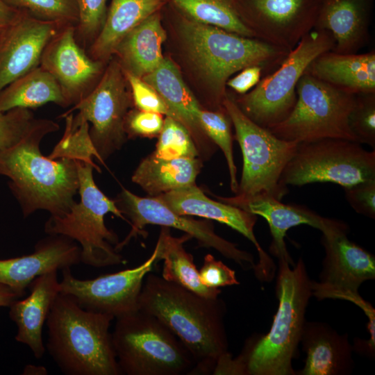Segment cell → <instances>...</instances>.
Listing matches in <instances>:
<instances>
[{"label": "cell", "mask_w": 375, "mask_h": 375, "mask_svg": "<svg viewBox=\"0 0 375 375\" xmlns=\"http://www.w3.org/2000/svg\"><path fill=\"white\" fill-rule=\"evenodd\" d=\"M20 10L0 0V28H3L12 23L19 14Z\"/></svg>", "instance_id": "obj_45"}, {"label": "cell", "mask_w": 375, "mask_h": 375, "mask_svg": "<svg viewBox=\"0 0 375 375\" xmlns=\"http://www.w3.org/2000/svg\"><path fill=\"white\" fill-rule=\"evenodd\" d=\"M24 295L6 285L0 284V307H9L14 301Z\"/></svg>", "instance_id": "obj_46"}, {"label": "cell", "mask_w": 375, "mask_h": 375, "mask_svg": "<svg viewBox=\"0 0 375 375\" xmlns=\"http://www.w3.org/2000/svg\"><path fill=\"white\" fill-rule=\"evenodd\" d=\"M348 227L340 221L322 232L325 250L320 282L312 281V293L318 299H332L342 292H358L360 285L375 278V258L347 238Z\"/></svg>", "instance_id": "obj_16"}, {"label": "cell", "mask_w": 375, "mask_h": 375, "mask_svg": "<svg viewBox=\"0 0 375 375\" xmlns=\"http://www.w3.org/2000/svg\"><path fill=\"white\" fill-rule=\"evenodd\" d=\"M157 249L133 268L82 280L73 276L70 267L62 270L60 292L70 295L83 308L114 318L138 310V298L145 276L156 262Z\"/></svg>", "instance_id": "obj_14"}, {"label": "cell", "mask_w": 375, "mask_h": 375, "mask_svg": "<svg viewBox=\"0 0 375 375\" xmlns=\"http://www.w3.org/2000/svg\"><path fill=\"white\" fill-rule=\"evenodd\" d=\"M181 33L190 56L211 86L221 106L225 86L235 73L260 65L278 67L289 51L264 40L244 37L192 19L182 22Z\"/></svg>", "instance_id": "obj_5"}, {"label": "cell", "mask_w": 375, "mask_h": 375, "mask_svg": "<svg viewBox=\"0 0 375 375\" xmlns=\"http://www.w3.org/2000/svg\"><path fill=\"white\" fill-rule=\"evenodd\" d=\"M163 124L161 114L138 109L127 112L124 128L128 137L153 138L159 135Z\"/></svg>", "instance_id": "obj_41"}, {"label": "cell", "mask_w": 375, "mask_h": 375, "mask_svg": "<svg viewBox=\"0 0 375 375\" xmlns=\"http://www.w3.org/2000/svg\"><path fill=\"white\" fill-rule=\"evenodd\" d=\"M107 0H76L78 22L76 36L83 44H91L99 33L106 16Z\"/></svg>", "instance_id": "obj_38"}, {"label": "cell", "mask_w": 375, "mask_h": 375, "mask_svg": "<svg viewBox=\"0 0 375 375\" xmlns=\"http://www.w3.org/2000/svg\"><path fill=\"white\" fill-rule=\"evenodd\" d=\"M276 295L278 307L269 332L251 340L231 359L228 371L235 375H294L292 361L306 322L312 280L302 258L292 264L278 260Z\"/></svg>", "instance_id": "obj_3"}, {"label": "cell", "mask_w": 375, "mask_h": 375, "mask_svg": "<svg viewBox=\"0 0 375 375\" xmlns=\"http://www.w3.org/2000/svg\"><path fill=\"white\" fill-rule=\"evenodd\" d=\"M76 161L79 178L76 201L62 216L51 215L44 225L48 235H61L80 245L81 262L94 267H105L124 263L122 256L116 251L119 242L117 234L105 224V215L109 212L126 220L116 205L96 185L94 165Z\"/></svg>", "instance_id": "obj_7"}, {"label": "cell", "mask_w": 375, "mask_h": 375, "mask_svg": "<svg viewBox=\"0 0 375 375\" xmlns=\"http://www.w3.org/2000/svg\"><path fill=\"white\" fill-rule=\"evenodd\" d=\"M67 107L62 90L53 76L42 67L10 83L0 92V111L31 109L48 103Z\"/></svg>", "instance_id": "obj_31"}, {"label": "cell", "mask_w": 375, "mask_h": 375, "mask_svg": "<svg viewBox=\"0 0 375 375\" xmlns=\"http://www.w3.org/2000/svg\"><path fill=\"white\" fill-rule=\"evenodd\" d=\"M113 319L85 310L60 292L46 320L45 349L65 374H121L109 332Z\"/></svg>", "instance_id": "obj_4"}, {"label": "cell", "mask_w": 375, "mask_h": 375, "mask_svg": "<svg viewBox=\"0 0 375 375\" xmlns=\"http://www.w3.org/2000/svg\"><path fill=\"white\" fill-rule=\"evenodd\" d=\"M296 92V103L290 114L267 128L274 135L297 143L326 138L357 142L349 126L356 94L321 81L306 72L299 81Z\"/></svg>", "instance_id": "obj_9"}, {"label": "cell", "mask_w": 375, "mask_h": 375, "mask_svg": "<svg viewBox=\"0 0 375 375\" xmlns=\"http://www.w3.org/2000/svg\"><path fill=\"white\" fill-rule=\"evenodd\" d=\"M122 214L128 219L131 229L119 242L115 249L119 252L132 239L144 235L147 224L174 228L194 238L199 247L212 248L226 258L231 259L244 269H254L256 264L251 253L240 249L234 244L217 235L210 221H201L178 215L156 197L138 196L122 188L115 200Z\"/></svg>", "instance_id": "obj_12"}, {"label": "cell", "mask_w": 375, "mask_h": 375, "mask_svg": "<svg viewBox=\"0 0 375 375\" xmlns=\"http://www.w3.org/2000/svg\"><path fill=\"white\" fill-rule=\"evenodd\" d=\"M165 39L160 17L153 14L122 39L114 53L124 72L142 78L154 70L164 58L162 45Z\"/></svg>", "instance_id": "obj_27"}, {"label": "cell", "mask_w": 375, "mask_h": 375, "mask_svg": "<svg viewBox=\"0 0 375 375\" xmlns=\"http://www.w3.org/2000/svg\"><path fill=\"white\" fill-rule=\"evenodd\" d=\"M57 272L51 270L36 277L28 287L29 295L14 301L9 306V316L17 327L15 340L27 345L36 358H42L46 351L42 328L60 293Z\"/></svg>", "instance_id": "obj_23"}, {"label": "cell", "mask_w": 375, "mask_h": 375, "mask_svg": "<svg viewBox=\"0 0 375 375\" xmlns=\"http://www.w3.org/2000/svg\"><path fill=\"white\" fill-rule=\"evenodd\" d=\"M152 153L163 159L199 158V153L188 128L179 121L166 117Z\"/></svg>", "instance_id": "obj_35"}, {"label": "cell", "mask_w": 375, "mask_h": 375, "mask_svg": "<svg viewBox=\"0 0 375 375\" xmlns=\"http://www.w3.org/2000/svg\"><path fill=\"white\" fill-rule=\"evenodd\" d=\"M192 238L187 233L174 237L169 227L161 226L155 247L157 249L156 261L163 260L162 277L200 296L217 298L222 290L208 288L201 283L193 256L184 248V244Z\"/></svg>", "instance_id": "obj_30"}, {"label": "cell", "mask_w": 375, "mask_h": 375, "mask_svg": "<svg viewBox=\"0 0 375 375\" xmlns=\"http://www.w3.org/2000/svg\"><path fill=\"white\" fill-rule=\"evenodd\" d=\"M223 106L235 128V139L242 151L243 167L235 195L216 197L235 206L258 197L281 201L288 192V186L281 183V176L299 143L280 139L267 128L256 124L228 97Z\"/></svg>", "instance_id": "obj_6"}, {"label": "cell", "mask_w": 375, "mask_h": 375, "mask_svg": "<svg viewBox=\"0 0 375 375\" xmlns=\"http://www.w3.org/2000/svg\"><path fill=\"white\" fill-rule=\"evenodd\" d=\"M10 6L42 20L63 26L78 22L76 0H3Z\"/></svg>", "instance_id": "obj_36"}, {"label": "cell", "mask_w": 375, "mask_h": 375, "mask_svg": "<svg viewBox=\"0 0 375 375\" xmlns=\"http://www.w3.org/2000/svg\"><path fill=\"white\" fill-rule=\"evenodd\" d=\"M172 1L194 21L244 37L258 38L238 12L239 0Z\"/></svg>", "instance_id": "obj_32"}, {"label": "cell", "mask_w": 375, "mask_h": 375, "mask_svg": "<svg viewBox=\"0 0 375 375\" xmlns=\"http://www.w3.org/2000/svg\"><path fill=\"white\" fill-rule=\"evenodd\" d=\"M349 126L358 143L375 149V92L356 94Z\"/></svg>", "instance_id": "obj_37"}, {"label": "cell", "mask_w": 375, "mask_h": 375, "mask_svg": "<svg viewBox=\"0 0 375 375\" xmlns=\"http://www.w3.org/2000/svg\"><path fill=\"white\" fill-rule=\"evenodd\" d=\"M202 165L199 158L163 159L151 153L139 163L131 180L155 197L195 184Z\"/></svg>", "instance_id": "obj_29"}, {"label": "cell", "mask_w": 375, "mask_h": 375, "mask_svg": "<svg viewBox=\"0 0 375 375\" xmlns=\"http://www.w3.org/2000/svg\"><path fill=\"white\" fill-rule=\"evenodd\" d=\"M199 274L201 283L208 288H219L240 284L235 271L216 260L210 253L205 256Z\"/></svg>", "instance_id": "obj_42"}, {"label": "cell", "mask_w": 375, "mask_h": 375, "mask_svg": "<svg viewBox=\"0 0 375 375\" xmlns=\"http://www.w3.org/2000/svg\"><path fill=\"white\" fill-rule=\"evenodd\" d=\"M374 0H322L314 27L327 31L334 41L332 51L357 53L369 40Z\"/></svg>", "instance_id": "obj_22"}, {"label": "cell", "mask_w": 375, "mask_h": 375, "mask_svg": "<svg viewBox=\"0 0 375 375\" xmlns=\"http://www.w3.org/2000/svg\"><path fill=\"white\" fill-rule=\"evenodd\" d=\"M63 26L21 11L0 31V92L38 67L43 51Z\"/></svg>", "instance_id": "obj_18"}, {"label": "cell", "mask_w": 375, "mask_h": 375, "mask_svg": "<svg viewBox=\"0 0 375 375\" xmlns=\"http://www.w3.org/2000/svg\"><path fill=\"white\" fill-rule=\"evenodd\" d=\"M239 207L255 215L264 217L272 235L271 253L278 260H292L285 243L286 233L292 227L307 224L322 233L336 225L340 221L320 216L304 206L287 204L269 197H258L240 204Z\"/></svg>", "instance_id": "obj_25"}, {"label": "cell", "mask_w": 375, "mask_h": 375, "mask_svg": "<svg viewBox=\"0 0 375 375\" xmlns=\"http://www.w3.org/2000/svg\"><path fill=\"white\" fill-rule=\"evenodd\" d=\"M124 72L131 88L134 105L138 110L165 115L177 120L173 112L153 88L142 78L127 72Z\"/></svg>", "instance_id": "obj_40"}, {"label": "cell", "mask_w": 375, "mask_h": 375, "mask_svg": "<svg viewBox=\"0 0 375 375\" xmlns=\"http://www.w3.org/2000/svg\"><path fill=\"white\" fill-rule=\"evenodd\" d=\"M112 342L121 374H190L195 362L157 318L137 310L116 318Z\"/></svg>", "instance_id": "obj_8"}, {"label": "cell", "mask_w": 375, "mask_h": 375, "mask_svg": "<svg viewBox=\"0 0 375 375\" xmlns=\"http://www.w3.org/2000/svg\"><path fill=\"white\" fill-rule=\"evenodd\" d=\"M103 62L85 53L76 38V26H65L52 38L42 55L40 65L58 83L66 106L74 105L95 86Z\"/></svg>", "instance_id": "obj_17"}, {"label": "cell", "mask_w": 375, "mask_h": 375, "mask_svg": "<svg viewBox=\"0 0 375 375\" xmlns=\"http://www.w3.org/2000/svg\"><path fill=\"white\" fill-rule=\"evenodd\" d=\"M155 197L178 215L215 220L241 233L252 242L258 253L259 261L254 269L257 277L262 281H269L273 278L275 265L254 235L257 215L239 207L210 199L196 184Z\"/></svg>", "instance_id": "obj_19"}, {"label": "cell", "mask_w": 375, "mask_h": 375, "mask_svg": "<svg viewBox=\"0 0 375 375\" xmlns=\"http://www.w3.org/2000/svg\"><path fill=\"white\" fill-rule=\"evenodd\" d=\"M35 118L30 109L15 108L0 111V151L17 143L26 134Z\"/></svg>", "instance_id": "obj_39"}, {"label": "cell", "mask_w": 375, "mask_h": 375, "mask_svg": "<svg viewBox=\"0 0 375 375\" xmlns=\"http://www.w3.org/2000/svg\"><path fill=\"white\" fill-rule=\"evenodd\" d=\"M138 309L161 322L185 346L195 365L190 374H212L229 354L222 299L200 296L151 273L145 276Z\"/></svg>", "instance_id": "obj_1"}, {"label": "cell", "mask_w": 375, "mask_h": 375, "mask_svg": "<svg viewBox=\"0 0 375 375\" xmlns=\"http://www.w3.org/2000/svg\"><path fill=\"white\" fill-rule=\"evenodd\" d=\"M1 29H2V28H0V31H1Z\"/></svg>", "instance_id": "obj_48"}, {"label": "cell", "mask_w": 375, "mask_h": 375, "mask_svg": "<svg viewBox=\"0 0 375 375\" xmlns=\"http://www.w3.org/2000/svg\"><path fill=\"white\" fill-rule=\"evenodd\" d=\"M161 0H112L103 26L90 46L89 56L106 61L122 39L160 8Z\"/></svg>", "instance_id": "obj_28"}, {"label": "cell", "mask_w": 375, "mask_h": 375, "mask_svg": "<svg viewBox=\"0 0 375 375\" xmlns=\"http://www.w3.org/2000/svg\"><path fill=\"white\" fill-rule=\"evenodd\" d=\"M322 0H239L238 12L257 38L288 51L314 29Z\"/></svg>", "instance_id": "obj_15"}, {"label": "cell", "mask_w": 375, "mask_h": 375, "mask_svg": "<svg viewBox=\"0 0 375 375\" xmlns=\"http://www.w3.org/2000/svg\"><path fill=\"white\" fill-rule=\"evenodd\" d=\"M306 354L300 375L350 374L353 367L352 347L347 334H339L328 324L305 322L301 341Z\"/></svg>", "instance_id": "obj_24"}, {"label": "cell", "mask_w": 375, "mask_h": 375, "mask_svg": "<svg viewBox=\"0 0 375 375\" xmlns=\"http://www.w3.org/2000/svg\"><path fill=\"white\" fill-rule=\"evenodd\" d=\"M59 128L52 120L35 119L17 143L0 151V175L10 179L9 188L24 217L39 210L62 216L76 202L79 188L76 161L52 159L40 149L43 138Z\"/></svg>", "instance_id": "obj_2"}, {"label": "cell", "mask_w": 375, "mask_h": 375, "mask_svg": "<svg viewBox=\"0 0 375 375\" xmlns=\"http://www.w3.org/2000/svg\"><path fill=\"white\" fill-rule=\"evenodd\" d=\"M126 79L117 60H112L93 89L67 112L91 124L90 135L98 160L103 164L126 142L124 120L131 101Z\"/></svg>", "instance_id": "obj_13"}, {"label": "cell", "mask_w": 375, "mask_h": 375, "mask_svg": "<svg viewBox=\"0 0 375 375\" xmlns=\"http://www.w3.org/2000/svg\"><path fill=\"white\" fill-rule=\"evenodd\" d=\"M80 262L81 249L75 241L61 235H49L35 244L32 253L0 260V284L26 294V289L38 276Z\"/></svg>", "instance_id": "obj_20"}, {"label": "cell", "mask_w": 375, "mask_h": 375, "mask_svg": "<svg viewBox=\"0 0 375 375\" xmlns=\"http://www.w3.org/2000/svg\"><path fill=\"white\" fill-rule=\"evenodd\" d=\"M372 179H375V150L337 138L299 143L281 176L286 186L333 183L344 188Z\"/></svg>", "instance_id": "obj_11"}, {"label": "cell", "mask_w": 375, "mask_h": 375, "mask_svg": "<svg viewBox=\"0 0 375 375\" xmlns=\"http://www.w3.org/2000/svg\"></svg>", "instance_id": "obj_49"}, {"label": "cell", "mask_w": 375, "mask_h": 375, "mask_svg": "<svg viewBox=\"0 0 375 375\" xmlns=\"http://www.w3.org/2000/svg\"><path fill=\"white\" fill-rule=\"evenodd\" d=\"M62 117L65 118V131L49 157L82 161L100 169L92 158H99L90 139L89 123L78 115L74 117L71 112H66Z\"/></svg>", "instance_id": "obj_33"}, {"label": "cell", "mask_w": 375, "mask_h": 375, "mask_svg": "<svg viewBox=\"0 0 375 375\" xmlns=\"http://www.w3.org/2000/svg\"><path fill=\"white\" fill-rule=\"evenodd\" d=\"M307 73L353 94L375 92V51L365 53L325 52L308 67Z\"/></svg>", "instance_id": "obj_26"}, {"label": "cell", "mask_w": 375, "mask_h": 375, "mask_svg": "<svg viewBox=\"0 0 375 375\" xmlns=\"http://www.w3.org/2000/svg\"><path fill=\"white\" fill-rule=\"evenodd\" d=\"M333 47L334 41L329 33L313 29L275 70L234 101L248 118L261 127L269 128L281 122L294 107L297 83L309 65Z\"/></svg>", "instance_id": "obj_10"}, {"label": "cell", "mask_w": 375, "mask_h": 375, "mask_svg": "<svg viewBox=\"0 0 375 375\" xmlns=\"http://www.w3.org/2000/svg\"><path fill=\"white\" fill-rule=\"evenodd\" d=\"M142 78L157 91L177 120L188 128L199 158L202 161L209 160L218 147L202 129L199 121L202 108L174 62L164 58L154 70Z\"/></svg>", "instance_id": "obj_21"}, {"label": "cell", "mask_w": 375, "mask_h": 375, "mask_svg": "<svg viewBox=\"0 0 375 375\" xmlns=\"http://www.w3.org/2000/svg\"><path fill=\"white\" fill-rule=\"evenodd\" d=\"M347 201L358 213L375 217V179L344 188Z\"/></svg>", "instance_id": "obj_43"}, {"label": "cell", "mask_w": 375, "mask_h": 375, "mask_svg": "<svg viewBox=\"0 0 375 375\" xmlns=\"http://www.w3.org/2000/svg\"><path fill=\"white\" fill-rule=\"evenodd\" d=\"M263 69L260 65L247 67L238 75L228 79L226 85L238 94H246L259 83Z\"/></svg>", "instance_id": "obj_44"}, {"label": "cell", "mask_w": 375, "mask_h": 375, "mask_svg": "<svg viewBox=\"0 0 375 375\" xmlns=\"http://www.w3.org/2000/svg\"><path fill=\"white\" fill-rule=\"evenodd\" d=\"M47 369L44 366H36L27 365L24 368L22 374L24 375H47Z\"/></svg>", "instance_id": "obj_47"}, {"label": "cell", "mask_w": 375, "mask_h": 375, "mask_svg": "<svg viewBox=\"0 0 375 375\" xmlns=\"http://www.w3.org/2000/svg\"><path fill=\"white\" fill-rule=\"evenodd\" d=\"M199 121L203 131L224 155L230 176L231 189L235 194L238 181L233 156L231 119L224 107L214 111L201 109L199 114Z\"/></svg>", "instance_id": "obj_34"}]
</instances>
